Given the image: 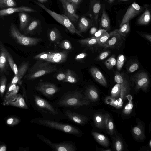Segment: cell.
<instances>
[{
  "label": "cell",
  "instance_id": "cell-1",
  "mask_svg": "<svg viewBox=\"0 0 151 151\" xmlns=\"http://www.w3.org/2000/svg\"><path fill=\"white\" fill-rule=\"evenodd\" d=\"M85 96L78 91L69 92L60 99L58 104L60 106L69 107H77L89 104Z\"/></svg>",
  "mask_w": 151,
  "mask_h": 151
},
{
  "label": "cell",
  "instance_id": "cell-2",
  "mask_svg": "<svg viewBox=\"0 0 151 151\" xmlns=\"http://www.w3.org/2000/svg\"><path fill=\"white\" fill-rule=\"evenodd\" d=\"M37 60L30 69L28 73L25 76V78L27 80H34L57 71L55 66L50 63L40 60Z\"/></svg>",
  "mask_w": 151,
  "mask_h": 151
},
{
  "label": "cell",
  "instance_id": "cell-3",
  "mask_svg": "<svg viewBox=\"0 0 151 151\" xmlns=\"http://www.w3.org/2000/svg\"><path fill=\"white\" fill-rule=\"evenodd\" d=\"M38 124L74 135L78 137L81 134V131L76 127L42 118H38L35 120Z\"/></svg>",
  "mask_w": 151,
  "mask_h": 151
},
{
  "label": "cell",
  "instance_id": "cell-4",
  "mask_svg": "<svg viewBox=\"0 0 151 151\" xmlns=\"http://www.w3.org/2000/svg\"><path fill=\"white\" fill-rule=\"evenodd\" d=\"M37 4L58 22L65 27L71 33H76L80 36L83 37L81 32L75 28L71 21L66 15L57 13L48 9L41 3H37Z\"/></svg>",
  "mask_w": 151,
  "mask_h": 151
},
{
  "label": "cell",
  "instance_id": "cell-5",
  "mask_svg": "<svg viewBox=\"0 0 151 151\" xmlns=\"http://www.w3.org/2000/svg\"><path fill=\"white\" fill-rule=\"evenodd\" d=\"M10 30L12 37L17 42L22 45L27 46H35L42 40L41 38L29 37L23 35L13 23L11 24Z\"/></svg>",
  "mask_w": 151,
  "mask_h": 151
},
{
  "label": "cell",
  "instance_id": "cell-6",
  "mask_svg": "<svg viewBox=\"0 0 151 151\" xmlns=\"http://www.w3.org/2000/svg\"><path fill=\"white\" fill-rule=\"evenodd\" d=\"M69 52L65 50L59 52L47 53L42 52L35 56L33 58L49 62L60 63L67 59Z\"/></svg>",
  "mask_w": 151,
  "mask_h": 151
},
{
  "label": "cell",
  "instance_id": "cell-7",
  "mask_svg": "<svg viewBox=\"0 0 151 151\" xmlns=\"http://www.w3.org/2000/svg\"><path fill=\"white\" fill-rule=\"evenodd\" d=\"M38 137L42 142L56 151H75L76 148L74 145L69 142L60 143L52 142L43 135L37 134Z\"/></svg>",
  "mask_w": 151,
  "mask_h": 151
},
{
  "label": "cell",
  "instance_id": "cell-8",
  "mask_svg": "<svg viewBox=\"0 0 151 151\" xmlns=\"http://www.w3.org/2000/svg\"><path fill=\"white\" fill-rule=\"evenodd\" d=\"M38 91L48 97L52 96L59 91V88L55 84L46 82H40L35 88Z\"/></svg>",
  "mask_w": 151,
  "mask_h": 151
},
{
  "label": "cell",
  "instance_id": "cell-9",
  "mask_svg": "<svg viewBox=\"0 0 151 151\" xmlns=\"http://www.w3.org/2000/svg\"><path fill=\"white\" fill-rule=\"evenodd\" d=\"M145 8V6H140L135 2H134L127 9L122 19L120 27L125 23L129 22L142 11Z\"/></svg>",
  "mask_w": 151,
  "mask_h": 151
},
{
  "label": "cell",
  "instance_id": "cell-10",
  "mask_svg": "<svg viewBox=\"0 0 151 151\" xmlns=\"http://www.w3.org/2000/svg\"><path fill=\"white\" fill-rule=\"evenodd\" d=\"M109 37L103 46L105 48H116L119 49L123 43V37L116 29L109 33Z\"/></svg>",
  "mask_w": 151,
  "mask_h": 151
},
{
  "label": "cell",
  "instance_id": "cell-11",
  "mask_svg": "<svg viewBox=\"0 0 151 151\" xmlns=\"http://www.w3.org/2000/svg\"><path fill=\"white\" fill-rule=\"evenodd\" d=\"M100 1L101 0H90L89 14L92 23L97 25L101 8Z\"/></svg>",
  "mask_w": 151,
  "mask_h": 151
},
{
  "label": "cell",
  "instance_id": "cell-12",
  "mask_svg": "<svg viewBox=\"0 0 151 151\" xmlns=\"http://www.w3.org/2000/svg\"><path fill=\"white\" fill-rule=\"evenodd\" d=\"M64 8L66 15L72 22H76L79 18V16L76 13V9L67 0H60Z\"/></svg>",
  "mask_w": 151,
  "mask_h": 151
},
{
  "label": "cell",
  "instance_id": "cell-13",
  "mask_svg": "<svg viewBox=\"0 0 151 151\" xmlns=\"http://www.w3.org/2000/svg\"><path fill=\"white\" fill-rule=\"evenodd\" d=\"M35 102L37 107L54 115H57L58 112L54 107L44 99L36 95H34Z\"/></svg>",
  "mask_w": 151,
  "mask_h": 151
},
{
  "label": "cell",
  "instance_id": "cell-14",
  "mask_svg": "<svg viewBox=\"0 0 151 151\" xmlns=\"http://www.w3.org/2000/svg\"><path fill=\"white\" fill-rule=\"evenodd\" d=\"M136 84L137 90L141 89L146 91L148 87L149 79L147 74L144 72L139 73L134 77L133 79Z\"/></svg>",
  "mask_w": 151,
  "mask_h": 151
},
{
  "label": "cell",
  "instance_id": "cell-15",
  "mask_svg": "<svg viewBox=\"0 0 151 151\" xmlns=\"http://www.w3.org/2000/svg\"><path fill=\"white\" fill-rule=\"evenodd\" d=\"M36 12V11L30 7L21 6L17 7H12L0 10V18L17 12Z\"/></svg>",
  "mask_w": 151,
  "mask_h": 151
},
{
  "label": "cell",
  "instance_id": "cell-16",
  "mask_svg": "<svg viewBox=\"0 0 151 151\" xmlns=\"http://www.w3.org/2000/svg\"><path fill=\"white\" fill-rule=\"evenodd\" d=\"M29 65L28 62H24L22 63L18 68L17 75H15L12 81L11 85L17 84L21 82L22 78L25 75Z\"/></svg>",
  "mask_w": 151,
  "mask_h": 151
},
{
  "label": "cell",
  "instance_id": "cell-17",
  "mask_svg": "<svg viewBox=\"0 0 151 151\" xmlns=\"http://www.w3.org/2000/svg\"><path fill=\"white\" fill-rule=\"evenodd\" d=\"M65 114L70 120L79 124H85L87 120V118L84 116L71 112L69 110L66 111Z\"/></svg>",
  "mask_w": 151,
  "mask_h": 151
},
{
  "label": "cell",
  "instance_id": "cell-18",
  "mask_svg": "<svg viewBox=\"0 0 151 151\" xmlns=\"http://www.w3.org/2000/svg\"><path fill=\"white\" fill-rule=\"evenodd\" d=\"M90 73L94 79L101 85L106 86V80L99 70L95 67H92L90 69Z\"/></svg>",
  "mask_w": 151,
  "mask_h": 151
},
{
  "label": "cell",
  "instance_id": "cell-19",
  "mask_svg": "<svg viewBox=\"0 0 151 151\" xmlns=\"http://www.w3.org/2000/svg\"><path fill=\"white\" fill-rule=\"evenodd\" d=\"M0 48L5 54L8 61L9 65L15 75L17 73L18 68L11 55L5 47L1 42L0 41Z\"/></svg>",
  "mask_w": 151,
  "mask_h": 151
},
{
  "label": "cell",
  "instance_id": "cell-20",
  "mask_svg": "<svg viewBox=\"0 0 151 151\" xmlns=\"http://www.w3.org/2000/svg\"><path fill=\"white\" fill-rule=\"evenodd\" d=\"M102 7V13L100 21V27L101 29H104L107 31L109 30L110 28V20L106 12L104 4Z\"/></svg>",
  "mask_w": 151,
  "mask_h": 151
},
{
  "label": "cell",
  "instance_id": "cell-21",
  "mask_svg": "<svg viewBox=\"0 0 151 151\" xmlns=\"http://www.w3.org/2000/svg\"><path fill=\"white\" fill-rule=\"evenodd\" d=\"M145 7V10L138 19L137 23L139 25H145L148 24L151 20V14L149 9Z\"/></svg>",
  "mask_w": 151,
  "mask_h": 151
},
{
  "label": "cell",
  "instance_id": "cell-22",
  "mask_svg": "<svg viewBox=\"0 0 151 151\" xmlns=\"http://www.w3.org/2000/svg\"><path fill=\"white\" fill-rule=\"evenodd\" d=\"M78 42L83 47L91 48L98 44V38L93 36L79 40Z\"/></svg>",
  "mask_w": 151,
  "mask_h": 151
},
{
  "label": "cell",
  "instance_id": "cell-23",
  "mask_svg": "<svg viewBox=\"0 0 151 151\" xmlns=\"http://www.w3.org/2000/svg\"><path fill=\"white\" fill-rule=\"evenodd\" d=\"M49 38L51 42L58 44L61 39V36L58 29L56 28H54L50 31L49 33Z\"/></svg>",
  "mask_w": 151,
  "mask_h": 151
},
{
  "label": "cell",
  "instance_id": "cell-24",
  "mask_svg": "<svg viewBox=\"0 0 151 151\" xmlns=\"http://www.w3.org/2000/svg\"><path fill=\"white\" fill-rule=\"evenodd\" d=\"M18 15L20 21V30L24 31L28 26L29 20V16L24 12H19Z\"/></svg>",
  "mask_w": 151,
  "mask_h": 151
},
{
  "label": "cell",
  "instance_id": "cell-25",
  "mask_svg": "<svg viewBox=\"0 0 151 151\" xmlns=\"http://www.w3.org/2000/svg\"><path fill=\"white\" fill-rule=\"evenodd\" d=\"M85 96L88 100L94 101H97L99 98L98 93L95 88L90 87L86 90Z\"/></svg>",
  "mask_w": 151,
  "mask_h": 151
},
{
  "label": "cell",
  "instance_id": "cell-26",
  "mask_svg": "<svg viewBox=\"0 0 151 151\" xmlns=\"http://www.w3.org/2000/svg\"><path fill=\"white\" fill-rule=\"evenodd\" d=\"M9 63L4 53L1 50L0 53V73H5L9 67Z\"/></svg>",
  "mask_w": 151,
  "mask_h": 151
},
{
  "label": "cell",
  "instance_id": "cell-27",
  "mask_svg": "<svg viewBox=\"0 0 151 151\" xmlns=\"http://www.w3.org/2000/svg\"><path fill=\"white\" fill-rule=\"evenodd\" d=\"M92 135L97 141L101 145L104 147L109 146V140L104 135L95 132H92Z\"/></svg>",
  "mask_w": 151,
  "mask_h": 151
},
{
  "label": "cell",
  "instance_id": "cell-28",
  "mask_svg": "<svg viewBox=\"0 0 151 151\" xmlns=\"http://www.w3.org/2000/svg\"><path fill=\"white\" fill-rule=\"evenodd\" d=\"M91 23L90 21L85 17L80 19L78 24L79 31L80 32L86 31L90 27Z\"/></svg>",
  "mask_w": 151,
  "mask_h": 151
},
{
  "label": "cell",
  "instance_id": "cell-29",
  "mask_svg": "<svg viewBox=\"0 0 151 151\" xmlns=\"http://www.w3.org/2000/svg\"><path fill=\"white\" fill-rule=\"evenodd\" d=\"M66 74L65 78L63 82L70 83H76L78 82L77 75L73 70L70 69H68Z\"/></svg>",
  "mask_w": 151,
  "mask_h": 151
},
{
  "label": "cell",
  "instance_id": "cell-30",
  "mask_svg": "<svg viewBox=\"0 0 151 151\" xmlns=\"http://www.w3.org/2000/svg\"><path fill=\"white\" fill-rule=\"evenodd\" d=\"M106 103L116 108H120L123 105V101L120 97L117 99H115L111 97H107L105 99Z\"/></svg>",
  "mask_w": 151,
  "mask_h": 151
},
{
  "label": "cell",
  "instance_id": "cell-31",
  "mask_svg": "<svg viewBox=\"0 0 151 151\" xmlns=\"http://www.w3.org/2000/svg\"><path fill=\"white\" fill-rule=\"evenodd\" d=\"M94 123L98 128L100 129L105 127L104 116L99 113L96 114L94 116Z\"/></svg>",
  "mask_w": 151,
  "mask_h": 151
},
{
  "label": "cell",
  "instance_id": "cell-32",
  "mask_svg": "<svg viewBox=\"0 0 151 151\" xmlns=\"http://www.w3.org/2000/svg\"><path fill=\"white\" fill-rule=\"evenodd\" d=\"M104 124L109 133L112 134L114 133V127L113 122L109 116L106 114L104 116Z\"/></svg>",
  "mask_w": 151,
  "mask_h": 151
},
{
  "label": "cell",
  "instance_id": "cell-33",
  "mask_svg": "<svg viewBox=\"0 0 151 151\" xmlns=\"http://www.w3.org/2000/svg\"><path fill=\"white\" fill-rule=\"evenodd\" d=\"M132 133L135 137L137 139H142L144 138V135L142 128L140 125L134 127L132 130Z\"/></svg>",
  "mask_w": 151,
  "mask_h": 151
},
{
  "label": "cell",
  "instance_id": "cell-34",
  "mask_svg": "<svg viewBox=\"0 0 151 151\" xmlns=\"http://www.w3.org/2000/svg\"><path fill=\"white\" fill-rule=\"evenodd\" d=\"M120 84L121 90L120 96L122 100H123L129 93V88L128 84L126 79H125L122 83Z\"/></svg>",
  "mask_w": 151,
  "mask_h": 151
},
{
  "label": "cell",
  "instance_id": "cell-35",
  "mask_svg": "<svg viewBox=\"0 0 151 151\" xmlns=\"http://www.w3.org/2000/svg\"><path fill=\"white\" fill-rule=\"evenodd\" d=\"M16 4L14 0H0V8L2 9L14 7Z\"/></svg>",
  "mask_w": 151,
  "mask_h": 151
},
{
  "label": "cell",
  "instance_id": "cell-36",
  "mask_svg": "<svg viewBox=\"0 0 151 151\" xmlns=\"http://www.w3.org/2000/svg\"><path fill=\"white\" fill-rule=\"evenodd\" d=\"M130 30L129 22L123 24L120 27V28L119 29H117L119 33L123 38L129 32Z\"/></svg>",
  "mask_w": 151,
  "mask_h": 151
},
{
  "label": "cell",
  "instance_id": "cell-37",
  "mask_svg": "<svg viewBox=\"0 0 151 151\" xmlns=\"http://www.w3.org/2000/svg\"><path fill=\"white\" fill-rule=\"evenodd\" d=\"M38 24L39 22L37 20L33 21L24 31V34L27 35L32 33L37 28Z\"/></svg>",
  "mask_w": 151,
  "mask_h": 151
},
{
  "label": "cell",
  "instance_id": "cell-38",
  "mask_svg": "<svg viewBox=\"0 0 151 151\" xmlns=\"http://www.w3.org/2000/svg\"><path fill=\"white\" fill-rule=\"evenodd\" d=\"M16 99V100H14V101H11L10 104L16 106L24 108H27L24 99L22 96L19 97Z\"/></svg>",
  "mask_w": 151,
  "mask_h": 151
},
{
  "label": "cell",
  "instance_id": "cell-39",
  "mask_svg": "<svg viewBox=\"0 0 151 151\" xmlns=\"http://www.w3.org/2000/svg\"><path fill=\"white\" fill-rule=\"evenodd\" d=\"M121 90V84L117 83L112 88L111 91V97L118 98L120 96Z\"/></svg>",
  "mask_w": 151,
  "mask_h": 151
},
{
  "label": "cell",
  "instance_id": "cell-40",
  "mask_svg": "<svg viewBox=\"0 0 151 151\" xmlns=\"http://www.w3.org/2000/svg\"><path fill=\"white\" fill-rule=\"evenodd\" d=\"M109 37V34L106 31H105L98 38V44L100 46H103L108 40Z\"/></svg>",
  "mask_w": 151,
  "mask_h": 151
},
{
  "label": "cell",
  "instance_id": "cell-41",
  "mask_svg": "<svg viewBox=\"0 0 151 151\" xmlns=\"http://www.w3.org/2000/svg\"><path fill=\"white\" fill-rule=\"evenodd\" d=\"M116 60L114 56H112L109 58L105 62V64L107 68L109 70L111 69L116 64Z\"/></svg>",
  "mask_w": 151,
  "mask_h": 151
},
{
  "label": "cell",
  "instance_id": "cell-42",
  "mask_svg": "<svg viewBox=\"0 0 151 151\" xmlns=\"http://www.w3.org/2000/svg\"><path fill=\"white\" fill-rule=\"evenodd\" d=\"M59 47L66 50H70L72 49V46L70 42L67 40L62 41L59 44Z\"/></svg>",
  "mask_w": 151,
  "mask_h": 151
},
{
  "label": "cell",
  "instance_id": "cell-43",
  "mask_svg": "<svg viewBox=\"0 0 151 151\" xmlns=\"http://www.w3.org/2000/svg\"><path fill=\"white\" fill-rule=\"evenodd\" d=\"M125 61L124 56L122 54L119 55L116 61V67L118 70L120 71L123 66Z\"/></svg>",
  "mask_w": 151,
  "mask_h": 151
},
{
  "label": "cell",
  "instance_id": "cell-44",
  "mask_svg": "<svg viewBox=\"0 0 151 151\" xmlns=\"http://www.w3.org/2000/svg\"><path fill=\"white\" fill-rule=\"evenodd\" d=\"M7 81V78L4 76H1L0 79V92L2 93L5 91L6 83Z\"/></svg>",
  "mask_w": 151,
  "mask_h": 151
},
{
  "label": "cell",
  "instance_id": "cell-45",
  "mask_svg": "<svg viewBox=\"0 0 151 151\" xmlns=\"http://www.w3.org/2000/svg\"><path fill=\"white\" fill-rule=\"evenodd\" d=\"M129 101V103L125 106L123 111V113L126 114H130L133 108V104L132 100Z\"/></svg>",
  "mask_w": 151,
  "mask_h": 151
},
{
  "label": "cell",
  "instance_id": "cell-46",
  "mask_svg": "<svg viewBox=\"0 0 151 151\" xmlns=\"http://www.w3.org/2000/svg\"><path fill=\"white\" fill-rule=\"evenodd\" d=\"M125 79L120 74L118 73L116 74L114 77L115 81L117 83L120 84L122 83Z\"/></svg>",
  "mask_w": 151,
  "mask_h": 151
},
{
  "label": "cell",
  "instance_id": "cell-47",
  "mask_svg": "<svg viewBox=\"0 0 151 151\" xmlns=\"http://www.w3.org/2000/svg\"><path fill=\"white\" fill-rule=\"evenodd\" d=\"M115 145V149L116 151H120L122 150V144L120 140L117 139L116 141Z\"/></svg>",
  "mask_w": 151,
  "mask_h": 151
},
{
  "label": "cell",
  "instance_id": "cell-48",
  "mask_svg": "<svg viewBox=\"0 0 151 151\" xmlns=\"http://www.w3.org/2000/svg\"><path fill=\"white\" fill-rule=\"evenodd\" d=\"M110 54L109 51H105L102 52L98 57V59L99 60H102L107 57Z\"/></svg>",
  "mask_w": 151,
  "mask_h": 151
},
{
  "label": "cell",
  "instance_id": "cell-49",
  "mask_svg": "<svg viewBox=\"0 0 151 151\" xmlns=\"http://www.w3.org/2000/svg\"><path fill=\"white\" fill-rule=\"evenodd\" d=\"M87 55L86 53H81L76 55L75 59L77 61H80L85 58Z\"/></svg>",
  "mask_w": 151,
  "mask_h": 151
},
{
  "label": "cell",
  "instance_id": "cell-50",
  "mask_svg": "<svg viewBox=\"0 0 151 151\" xmlns=\"http://www.w3.org/2000/svg\"><path fill=\"white\" fill-rule=\"evenodd\" d=\"M138 68V65L137 63H134L129 67V70L130 72H133L136 70Z\"/></svg>",
  "mask_w": 151,
  "mask_h": 151
},
{
  "label": "cell",
  "instance_id": "cell-51",
  "mask_svg": "<svg viewBox=\"0 0 151 151\" xmlns=\"http://www.w3.org/2000/svg\"><path fill=\"white\" fill-rule=\"evenodd\" d=\"M66 73H60L58 74L56 77L57 79L59 81H63L66 77Z\"/></svg>",
  "mask_w": 151,
  "mask_h": 151
},
{
  "label": "cell",
  "instance_id": "cell-52",
  "mask_svg": "<svg viewBox=\"0 0 151 151\" xmlns=\"http://www.w3.org/2000/svg\"><path fill=\"white\" fill-rule=\"evenodd\" d=\"M69 2L72 4L77 9L78 6L80 4L81 0H67Z\"/></svg>",
  "mask_w": 151,
  "mask_h": 151
},
{
  "label": "cell",
  "instance_id": "cell-53",
  "mask_svg": "<svg viewBox=\"0 0 151 151\" xmlns=\"http://www.w3.org/2000/svg\"><path fill=\"white\" fill-rule=\"evenodd\" d=\"M106 31L104 29H100L97 31L94 34V37L98 38Z\"/></svg>",
  "mask_w": 151,
  "mask_h": 151
},
{
  "label": "cell",
  "instance_id": "cell-54",
  "mask_svg": "<svg viewBox=\"0 0 151 151\" xmlns=\"http://www.w3.org/2000/svg\"><path fill=\"white\" fill-rule=\"evenodd\" d=\"M19 89V86H16V88L15 89L11 91L9 94L8 95V97L9 96H14L17 94L18 91Z\"/></svg>",
  "mask_w": 151,
  "mask_h": 151
},
{
  "label": "cell",
  "instance_id": "cell-55",
  "mask_svg": "<svg viewBox=\"0 0 151 151\" xmlns=\"http://www.w3.org/2000/svg\"><path fill=\"white\" fill-rule=\"evenodd\" d=\"M16 87V84H11L9 88L8 91H12L15 89Z\"/></svg>",
  "mask_w": 151,
  "mask_h": 151
},
{
  "label": "cell",
  "instance_id": "cell-56",
  "mask_svg": "<svg viewBox=\"0 0 151 151\" xmlns=\"http://www.w3.org/2000/svg\"><path fill=\"white\" fill-rule=\"evenodd\" d=\"M142 35L150 42L151 41V36L150 35L144 34Z\"/></svg>",
  "mask_w": 151,
  "mask_h": 151
},
{
  "label": "cell",
  "instance_id": "cell-57",
  "mask_svg": "<svg viewBox=\"0 0 151 151\" xmlns=\"http://www.w3.org/2000/svg\"><path fill=\"white\" fill-rule=\"evenodd\" d=\"M97 31V29L95 27L92 28L90 31V33L92 34H94Z\"/></svg>",
  "mask_w": 151,
  "mask_h": 151
},
{
  "label": "cell",
  "instance_id": "cell-58",
  "mask_svg": "<svg viewBox=\"0 0 151 151\" xmlns=\"http://www.w3.org/2000/svg\"><path fill=\"white\" fill-rule=\"evenodd\" d=\"M14 119L12 118L8 119L7 120V123L9 125H11L13 122Z\"/></svg>",
  "mask_w": 151,
  "mask_h": 151
},
{
  "label": "cell",
  "instance_id": "cell-59",
  "mask_svg": "<svg viewBox=\"0 0 151 151\" xmlns=\"http://www.w3.org/2000/svg\"><path fill=\"white\" fill-rule=\"evenodd\" d=\"M6 148L5 146H3L1 147H0V151H6Z\"/></svg>",
  "mask_w": 151,
  "mask_h": 151
},
{
  "label": "cell",
  "instance_id": "cell-60",
  "mask_svg": "<svg viewBox=\"0 0 151 151\" xmlns=\"http://www.w3.org/2000/svg\"><path fill=\"white\" fill-rule=\"evenodd\" d=\"M47 0H37L39 2L42 3H43L47 1Z\"/></svg>",
  "mask_w": 151,
  "mask_h": 151
},
{
  "label": "cell",
  "instance_id": "cell-61",
  "mask_svg": "<svg viewBox=\"0 0 151 151\" xmlns=\"http://www.w3.org/2000/svg\"><path fill=\"white\" fill-rule=\"evenodd\" d=\"M114 0H108V3L110 4H112Z\"/></svg>",
  "mask_w": 151,
  "mask_h": 151
},
{
  "label": "cell",
  "instance_id": "cell-62",
  "mask_svg": "<svg viewBox=\"0 0 151 151\" xmlns=\"http://www.w3.org/2000/svg\"><path fill=\"white\" fill-rule=\"evenodd\" d=\"M149 145L150 146V147H151V140L150 141Z\"/></svg>",
  "mask_w": 151,
  "mask_h": 151
},
{
  "label": "cell",
  "instance_id": "cell-63",
  "mask_svg": "<svg viewBox=\"0 0 151 151\" xmlns=\"http://www.w3.org/2000/svg\"><path fill=\"white\" fill-rule=\"evenodd\" d=\"M121 1H128V0H120Z\"/></svg>",
  "mask_w": 151,
  "mask_h": 151
}]
</instances>
